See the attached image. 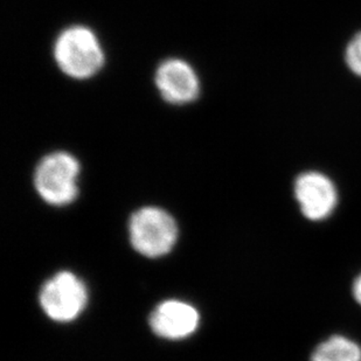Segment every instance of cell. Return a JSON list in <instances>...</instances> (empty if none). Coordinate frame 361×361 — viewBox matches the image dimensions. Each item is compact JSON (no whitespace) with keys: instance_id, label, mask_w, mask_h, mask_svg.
<instances>
[{"instance_id":"obj_5","label":"cell","mask_w":361,"mask_h":361,"mask_svg":"<svg viewBox=\"0 0 361 361\" xmlns=\"http://www.w3.org/2000/svg\"><path fill=\"white\" fill-rule=\"evenodd\" d=\"M293 195L300 213L310 221H324L337 208L336 185L326 174L318 171L300 173L293 183Z\"/></svg>"},{"instance_id":"obj_3","label":"cell","mask_w":361,"mask_h":361,"mask_svg":"<svg viewBox=\"0 0 361 361\" xmlns=\"http://www.w3.org/2000/svg\"><path fill=\"white\" fill-rule=\"evenodd\" d=\"M177 238L176 221L161 208H142L130 221V240L133 248L147 257H159L171 252Z\"/></svg>"},{"instance_id":"obj_7","label":"cell","mask_w":361,"mask_h":361,"mask_svg":"<svg viewBox=\"0 0 361 361\" xmlns=\"http://www.w3.org/2000/svg\"><path fill=\"white\" fill-rule=\"evenodd\" d=\"M199 314L195 307L180 300H166L151 314L154 334L166 339H183L191 336L199 325Z\"/></svg>"},{"instance_id":"obj_1","label":"cell","mask_w":361,"mask_h":361,"mask_svg":"<svg viewBox=\"0 0 361 361\" xmlns=\"http://www.w3.org/2000/svg\"><path fill=\"white\" fill-rule=\"evenodd\" d=\"M55 62L66 76L74 80L92 79L106 62L102 44L95 32L73 25L58 35L53 48Z\"/></svg>"},{"instance_id":"obj_4","label":"cell","mask_w":361,"mask_h":361,"mask_svg":"<svg viewBox=\"0 0 361 361\" xmlns=\"http://www.w3.org/2000/svg\"><path fill=\"white\" fill-rule=\"evenodd\" d=\"M88 293L85 284L74 274L62 271L42 286L41 307L48 317L56 322H71L85 310Z\"/></svg>"},{"instance_id":"obj_10","label":"cell","mask_w":361,"mask_h":361,"mask_svg":"<svg viewBox=\"0 0 361 361\" xmlns=\"http://www.w3.org/2000/svg\"><path fill=\"white\" fill-rule=\"evenodd\" d=\"M352 295H353L355 302L361 307V274H359L358 276L355 277V280L353 281Z\"/></svg>"},{"instance_id":"obj_9","label":"cell","mask_w":361,"mask_h":361,"mask_svg":"<svg viewBox=\"0 0 361 361\" xmlns=\"http://www.w3.org/2000/svg\"><path fill=\"white\" fill-rule=\"evenodd\" d=\"M345 61L353 74L361 78V32L351 39L345 51Z\"/></svg>"},{"instance_id":"obj_2","label":"cell","mask_w":361,"mask_h":361,"mask_svg":"<svg viewBox=\"0 0 361 361\" xmlns=\"http://www.w3.org/2000/svg\"><path fill=\"white\" fill-rule=\"evenodd\" d=\"M80 164L73 154L63 151L47 154L41 159L35 173V185L41 198L55 206L75 200L79 193Z\"/></svg>"},{"instance_id":"obj_8","label":"cell","mask_w":361,"mask_h":361,"mask_svg":"<svg viewBox=\"0 0 361 361\" xmlns=\"http://www.w3.org/2000/svg\"><path fill=\"white\" fill-rule=\"evenodd\" d=\"M310 361H361V346L345 336H331L314 348Z\"/></svg>"},{"instance_id":"obj_6","label":"cell","mask_w":361,"mask_h":361,"mask_svg":"<svg viewBox=\"0 0 361 361\" xmlns=\"http://www.w3.org/2000/svg\"><path fill=\"white\" fill-rule=\"evenodd\" d=\"M154 83L164 101L173 106L195 102L200 94V80L195 68L181 59H167L158 66Z\"/></svg>"}]
</instances>
